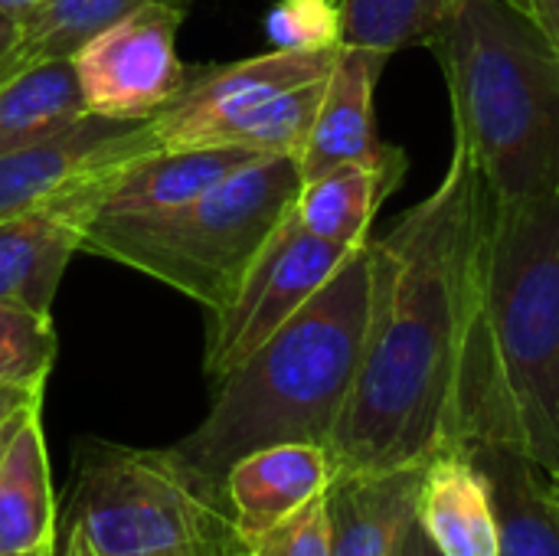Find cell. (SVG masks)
<instances>
[{"mask_svg":"<svg viewBox=\"0 0 559 556\" xmlns=\"http://www.w3.org/2000/svg\"><path fill=\"white\" fill-rule=\"evenodd\" d=\"M488 187L452 141L439 187L370 239V321L357 380L328 439L337 475L426 465L455 439L472 262ZM334 475V478H337Z\"/></svg>","mask_w":559,"mask_h":556,"instance_id":"1","label":"cell"},{"mask_svg":"<svg viewBox=\"0 0 559 556\" xmlns=\"http://www.w3.org/2000/svg\"><path fill=\"white\" fill-rule=\"evenodd\" d=\"M452 446H504L559 475V187L508 203L488 197Z\"/></svg>","mask_w":559,"mask_h":556,"instance_id":"2","label":"cell"},{"mask_svg":"<svg viewBox=\"0 0 559 556\" xmlns=\"http://www.w3.org/2000/svg\"><path fill=\"white\" fill-rule=\"evenodd\" d=\"M370 321V242L259 351L216 383L206 419L177 449L216 482L278 442L328 446L357 380Z\"/></svg>","mask_w":559,"mask_h":556,"instance_id":"3","label":"cell"},{"mask_svg":"<svg viewBox=\"0 0 559 556\" xmlns=\"http://www.w3.org/2000/svg\"><path fill=\"white\" fill-rule=\"evenodd\" d=\"M452 131L498 203L559 187V56L518 0H459L432 43Z\"/></svg>","mask_w":559,"mask_h":556,"instance_id":"4","label":"cell"},{"mask_svg":"<svg viewBox=\"0 0 559 556\" xmlns=\"http://www.w3.org/2000/svg\"><path fill=\"white\" fill-rule=\"evenodd\" d=\"M301 184L298 157L265 154L174 213L95 216L82 249L138 269L216 315L292 216Z\"/></svg>","mask_w":559,"mask_h":556,"instance_id":"5","label":"cell"},{"mask_svg":"<svg viewBox=\"0 0 559 556\" xmlns=\"http://www.w3.org/2000/svg\"><path fill=\"white\" fill-rule=\"evenodd\" d=\"M69 528L95 556H249L223 482L177 446L85 439L72 469Z\"/></svg>","mask_w":559,"mask_h":556,"instance_id":"6","label":"cell"},{"mask_svg":"<svg viewBox=\"0 0 559 556\" xmlns=\"http://www.w3.org/2000/svg\"><path fill=\"white\" fill-rule=\"evenodd\" d=\"M157 147L154 118L118 121L88 111L62 134L0 157V220L62 210L88 226L108 177Z\"/></svg>","mask_w":559,"mask_h":556,"instance_id":"7","label":"cell"},{"mask_svg":"<svg viewBox=\"0 0 559 556\" xmlns=\"http://www.w3.org/2000/svg\"><path fill=\"white\" fill-rule=\"evenodd\" d=\"M350 252L354 249L318 239L292 213L265 242L236 298L223 311L210 315L203 351L206 377L219 383L252 351H259L334 279Z\"/></svg>","mask_w":559,"mask_h":556,"instance_id":"8","label":"cell"},{"mask_svg":"<svg viewBox=\"0 0 559 556\" xmlns=\"http://www.w3.org/2000/svg\"><path fill=\"white\" fill-rule=\"evenodd\" d=\"M187 10L147 3L118 20L75 52V72L92 115L147 121L187 85L190 69L177 56V29Z\"/></svg>","mask_w":559,"mask_h":556,"instance_id":"9","label":"cell"},{"mask_svg":"<svg viewBox=\"0 0 559 556\" xmlns=\"http://www.w3.org/2000/svg\"><path fill=\"white\" fill-rule=\"evenodd\" d=\"M337 49H272L226 66L190 69L183 92L160 115H154L160 147H229L233 131L255 108L295 85L324 79L337 59Z\"/></svg>","mask_w":559,"mask_h":556,"instance_id":"10","label":"cell"},{"mask_svg":"<svg viewBox=\"0 0 559 556\" xmlns=\"http://www.w3.org/2000/svg\"><path fill=\"white\" fill-rule=\"evenodd\" d=\"M334 456L321 442H278L242 456L223 478L239 534L249 541L288 521L334 482Z\"/></svg>","mask_w":559,"mask_h":556,"instance_id":"11","label":"cell"},{"mask_svg":"<svg viewBox=\"0 0 559 556\" xmlns=\"http://www.w3.org/2000/svg\"><path fill=\"white\" fill-rule=\"evenodd\" d=\"M383 66L386 56L341 43L337 59L328 72L314 128L308 134L305 151L298 154L305 180L337 164H367L393 151V144H383L377 138V121H373V92Z\"/></svg>","mask_w":559,"mask_h":556,"instance_id":"12","label":"cell"},{"mask_svg":"<svg viewBox=\"0 0 559 556\" xmlns=\"http://www.w3.org/2000/svg\"><path fill=\"white\" fill-rule=\"evenodd\" d=\"M259 157L249 147H157L108 177L95 216L174 213Z\"/></svg>","mask_w":559,"mask_h":556,"instance_id":"13","label":"cell"},{"mask_svg":"<svg viewBox=\"0 0 559 556\" xmlns=\"http://www.w3.org/2000/svg\"><path fill=\"white\" fill-rule=\"evenodd\" d=\"M416 521L442 556H501L491 485L465 446H449L429 459Z\"/></svg>","mask_w":559,"mask_h":556,"instance_id":"14","label":"cell"},{"mask_svg":"<svg viewBox=\"0 0 559 556\" xmlns=\"http://www.w3.org/2000/svg\"><path fill=\"white\" fill-rule=\"evenodd\" d=\"M426 465L370 475H337L328 488L331 556L400 554L403 537L416 521Z\"/></svg>","mask_w":559,"mask_h":556,"instance_id":"15","label":"cell"},{"mask_svg":"<svg viewBox=\"0 0 559 556\" xmlns=\"http://www.w3.org/2000/svg\"><path fill=\"white\" fill-rule=\"evenodd\" d=\"M406 170L409 157L396 144L380 161L337 164L301 184L292 213L318 239H328L344 249H360L370 242L373 213L403 184Z\"/></svg>","mask_w":559,"mask_h":556,"instance_id":"16","label":"cell"},{"mask_svg":"<svg viewBox=\"0 0 559 556\" xmlns=\"http://www.w3.org/2000/svg\"><path fill=\"white\" fill-rule=\"evenodd\" d=\"M85 223L62 210L0 220V305L52 315L69 259L82 249Z\"/></svg>","mask_w":559,"mask_h":556,"instance_id":"17","label":"cell"},{"mask_svg":"<svg viewBox=\"0 0 559 556\" xmlns=\"http://www.w3.org/2000/svg\"><path fill=\"white\" fill-rule=\"evenodd\" d=\"M56 547V492L43 436V410H33L0 459V554Z\"/></svg>","mask_w":559,"mask_h":556,"instance_id":"18","label":"cell"},{"mask_svg":"<svg viewBox=\"0 0 559 556\" xmlns=\"http://www.w3.org/2000/svg\"><path fill=\"white\" fill-rule=\"evenodd\" d=\"M485 469L501 556H559V511L550 495V475L527 456L504 446H465Z\"/></svg>","mask_w":559,"mask_h":556,"instance_id":"19","label":"cell"},{"mask_svg":"<svg viewBox=\"0 0 559 556\" xmlns=\"http://www.w3.org/2000/svg\"><path fill=\"white\" fill-rule=\"evenodd\" d=\"M88 115L75 59H49L0 85V157L49 141Z\"/></svg>","mask_w":559,"mask_h":556,"instance_id":"20","label":"cell"},{"mask_svg":"<svg viewBox=\"0 0 559 556\" xmlns=\"http://www.w3.org/2000/svg\"><path fill=\"white\" fill-rule=\"evenodd\" d=\"M147 3L190 10L193 0H43L26 20H20V62L29 69L49 59H75L88 39Z\"/></svg>","mask_w":559,"mask_h":556,"instance_id":"21","label":"cell"},{"mask_svg":"<svg viewBox=\"0 0 559 556\" xmlns=\"http://www.w3.org/2000/svg\"><path fill=\"white\" fill-rule=\"evenodd\" d=\"M459 0H341V43L396 56L400 49L429 46ZM524 7V0H518Z\"/></svg>","mask_w":559,"mask_h":556,"instance_id":"22","label":"cell"},{"mask_svg":"<svg viewBox=\"0 0 559 556\" xmlns=\"http://www.w3.org/2000/svg\"><path fill=\"white\" fill-rule=\"evenodd\" d=\"M56 354L59 338L52 328V315L0 305V387L46 393Z\"/></svg>","mask_w":559,"mask_h":556,"instance_id":"23","label":"cell"},{"mask_svg":"<svg viewBox=\"0 0 559 556\" xmlns=\"http://www.w3.org/2000/svg\"><path fill=\"white\" fill-rule=\"evenodd\" d=\"M341 0H275L265 13V36L272 49L328 52L341 46Z\"/></svg>","mask_w":559,"mask_h":556,"instance_id":"24","label":"cell"},{"mask_svg":"<svg viewBox=\"0 0 559 556\" xmlns=\"http://www.w3.org/2000/svg\"><path fill=\"white\" fill-rule=\"evenodd\" d=\"M249 556H331L328 492L301 511H295L278 528L249 541Z\"/></svg>","mask_w":559,"mask_h":556,"instance_id":"25","label":"cell"},{"mask_svg":"<svg viewBox=\"0 0 559 556\" xmlns=\"http://www.w3.org/2000/svg\"><path fill=\"white\" fill-rule=\"evenodd\" d=\"M20 20L3 13L0 10V85H7L13 75L23 72V62H20Z\"/></svg>","mask_w":559,"mask_h":556,"instance_id":"26","label":"cell"},{"mask_svg":"<svg viewBox=\"0 0 559 556\" xmlns=\"http://www.w3.org/2000/svg\"><path fill=\"white\" fill-rule=\"evenodd\" d=\"M43 406V393L39 390H20V387H0V426L10 423L13 416Z\"/></svg>","mask_w":559,"mask_h":556,"instance_id":"27","label":"cell"},{"mask_svg":"<svg viewBox=\"0 0 559 556\" xmlns=\"http://www.w3.org/2000/svg\"><path fill=\"white\" fill-rule=\"evenodd\" d=\"M524 10L531 13V20L540 26V33L550 39L559 56V0H524Z\"/></svg>","mask_w":559,"mask_h":556,"instance_id":"28","label":"cell"},{"mask_svg":"<svg viewBox=\"0 0 559 556\" xmlns=\"http://www.w3.org/2000/svg\"><path fill=\"white\" fill-rule=\"evenodd\" d=\"M396 556H442V554H439V547L429 541V534L423 531V524H419V521H413V524H409V531H406V537H403V547H400V554Z\"/></svg>","mask_w":559,"mask_h":556,"instance_id":"29","label":"cell"},{"mask_svg":"<svg viewBox=\"0 0 559 556\" xmlns=\"http://www.w3.org/2000/svg\"><path fill=\"white\" fill-rule=\"evenodd\" d=\"M39 3H43V0H0V10L10 13V16H16V20H26Z\"/></svg>","mask_w":559,"mask_h":556,"instance_id":"30","label":"cell"},{"mask_svg":"<svg viewBox=\"0 0 559 556\" xmlns=\"http://www.w3.org/2000/svg\"><path fill=\"white\" fill-rule=\"evenodd\" d=\"M33 410H43V406H33ZM33 410L20 413V416H13L10 423H3V426H0V459H3V452H7V446H10V439H13V433L20 429V423H23Z\"/></svg>","mask_w":559,"mask_h":556,"instance_id":"31","label":"cell"},{"mask_svg":"<svg viewBox=\"0 0 559 556\" xmlns=\"http://www.w3.org/2000/svg\"><path fill=\"white\" fill-rule=\"evenodd\" d=\"M66 551L72 556H95V551L88 547V541L75 531V528H69V541H66Z\"/></svg>","mask_w":559,"mask_h":556,"instance_id":"32","label":"cell"},{"mask_svg":"<svg viewBox=\"0 0 559 556\" xmlns=\"http://www.w3.org/2000/svg\"><path fill=\"white\" fill-rule=\"evenodd\" d=\"M550 495H554V505L559 511V475H550Z\"/></svg>","mask_w":559,"mask_h":556,"instance_id":"33","label":"cell"},{"mask_svg":"<svg viewBox=\"0 0 559 556\" xmlns=\"http://www.w3.org/2000/svg\"><path fill=\"white\" fill-rule=\"evenodd\" d=\"M0 556H52V551H33V554H0Z\"/></svg>","mask_w":559,"mask_h":556,"instance_id":"34","label":"cell"},{"mask_svg":"<svg viewBox=\"0 0 559 556\" xmlns=\"http://www.w3.org/2000/svg\"><path fill=\"white\" fill-rule=\"evenodd\" d=\"M62 556H72V554H69V551H66V554H62Z\"/></svg>","mask_w":559,"mask_h":556,"instance_id":"35","label":"cell"}]
</instances>
